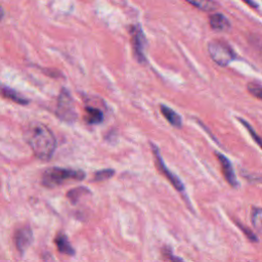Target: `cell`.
<instances>
[{
	"instance_id": "obj_1",
	"label": "cell",
	"mask_w": 262,
	"mask_h": 262,
	"mask_svg": "<svg viewBox=\"0 0 262 262\" xmlns=\"http://www.w3.org/2000/svg\"><path fill=\"white\" fill-rule=\"evenodd\" d=\"M25 137L35 156L42 160L48 161L56 148V139L52 131L41 123H33L27 127Z\"/></svg>"
},
{
	"instance_id": "obj_2",
	"label": "cell",
	"mask_w": 262,
	"mask_h": 262,
	"mask_svg": "<svg viewBox=\"0 0 262 262\" xmlns=\"http://www.w3.org/2000/svg\"><path fill=\"white\" fill-rule=\"evenodd\" d=\"M82 170L52 167L47 169L42 176V184L47 187H55L68 181H81L85 178Z\"/></svg>"
},
{
	"instance_id": "obj_3",
	"label": "cell",
	"mask_w": 262,
	"mask_h": 262,
	"mask_svg": "<svg viewBox=\"0 0 262 262\" xmlns=\"http://www.w3.org/2000/svg\"><path fill=\"white\" fill-rule=\"evenodd\" d=\"M207 49L212 60L221 67H226L236 57L232 48L221 40L210 41L207 45Z\"/></svg>"
},
{
	"instance_id": "obj_4",
	"label": "cell",
	"mask_w": 262,
	"mask_h": 262,
	"mask_svg": "<svg viewBox=\"0 0 262 262\" xmlns=\"http://www.w3.org/2000/svg\"><path fill=\"white\" fill-rule=\"evenodd\" d=\"M56 115L60 120L67 123H73L77 119L73 97L66 88H62L59 92L56 105Z\"/></svg>"
},
{
	"instance_id": "obj_5",
	"label": "cell",
	"mask_w": 262,
	"mask_h": 262,
	"mask_svg": "<svg viewBox=\"0 0 262 262\" xmlns=\"http://www.w3.org/2000/svg\"><path fill=\"white\" fill-rule=\"evenodd\" d=\"M150 147L152 149L156 165H157L159 171L169 180V182L174 186L175 189H177L179 192H184L185 188H184V185H183L182 181L173 172H171L169 170V168L166 166V164H165V162H164V160L161 156V152L159 150V147L155 143H150Z\"/></svg>"
},
{
	"instance_id": "obj_6",
	"label": "cell",
	"mask_w": 262,
	"mask_h": 262,
	"mask_svg": "<svg viewBox=\"0 0 262 262\" xmlns=\"http://www.w3.org/2000/svg\"><path fill=\"white\" fill-rule=\"evenodd\" d=\"M33 242V231L30 226H23L15 231L14 244L16 249L24 253Z\"/></svg>"
},
{
	"instance_id": "obj_7",
	"label": "cell",
	"mask_w": 262,
	"mask_h": 262,
	"mask_svg": "<svg viewBox=\"0 0 262 262\" xmlns=\"http://www.w3.org/2000/svg\"><path fill=\"white\" fill-rule=\"evenodd\" d=\"M132 44L134 53L136 55V58L139 61L144 60V45H145V38L143 35V32L140 27L135 26L132 30Z\"/></svg>"
},
{
	"instance_id": "obj_8",
	"label": "cell",
	"mask_w": 262,
	"mask_h": 262,
	"mask_svg": "<svg viewBox=\"0 0 262 262\" xmlns=\"http://www.w3.org/2000/svg\"><path fill=\"white\" fill-rule=\"evenodd\" d=\"M216 157L220 163L221 166V170H222V174L225 178V180L227 181V183L232 186V187H236L237 186V180H236V176L234 173V170L232 168L231 163L229 162V160L222 154L220 152H216Z\"/></svg>"
},
{
	"instance_id": "obj_9",
	"label": "cell",
	"mask_w": 262,
	"mask_h": 262,
	"mask_svg": "<svg viewBox=\"0 0 262 262\" xmlns=\"http://www.w3.org/2000/svg\"><path fill=\"white\" fill-rule=\"evenodd\" d=\"M0 96L18 104H28L29 100L14 89L0 83Z\"/></svg>"
},
{
	"instance_id": "obj_10",
	"label": "cell",
	"mask_w": 262,
	"mask_h": 262,
	"mask_svg": "<svg viewBox=\"0 0 262 262\" xmlns=\"http://www.w3.org/2000/svg\"><path fill=\"white\" fill-rule=\"evenodd\" d=\"M209 24H210V27L214 31H218V32L227 31L230 28L229 20L222 13H213V14H211L209 16Z\"/></svg>"
},
{
	"instance_id": "obj_11",
	"label": "cell",
	"mask_w": 262,
	"mask_h": 262,
	"mask_svg": "<svg viewBox=\"0 0 262 262\" xmlns=\"http://www.w3.org/2000/svg\"><path fill=\"white\" fill-rule=\"evenodd\" d=\"M54 243L57 247V250L64 254V255H69V256H74L75 255V249L72 247V245L70 244V241L68 238V236L63 233H58L55 238H54Z\"/></svg>"
},
{
	"instance_id": "obj_12",
	"label": "cell",
	"mask_w": 262,
	"mask_h": 262,
	"mask_svg": "<svg viewBox=\"0 0 262 262\" xmlns=\"http://www.w3.org/2000/svg\"><path fill=\"white\" fill-rule=\"evenodd\" d=\"M160 108H161L162 115L166 118V120H167L172 126H174V127H176V128H180V127H181V125H182L181 117H180L175 111H173L172 108H170L169 106L164 105V104H161Z\"/></svg>"
},
{
	"instance_id": "obj_13",
	"label": "cell",
	"mask_w": 262,
	"mask_h": 262,
	"mask_svg": "<svg viewBox=\"0 0 262 262\" xmlns=\"http://www.w3.org/2000/svg\"><path fill=\"white\" fill-rule=\"evenodd\" d=\"M85 121L90 125L100 124L103 121L102 112L94 106L85 107Z\"/></svg>"
},
{
	"instance_id": "obj_14",
	"label": "cell",
	"mask_w": 262,
	"mask_h": 262,
	"mask_svg": "<svg viewBox=\"0 0 262 262\" xmlns=\"http://www.w3.org/2000/svg\"><path fill=\"white\" fill-rule=\"evenodd\" d=\"M86 194H90V190L84 186H78L68 191L67 198L70 200L72 204H77L81 198L85 196Z\"/></svg>"
},
{
	"instance_id": "obj_15",
	"label": "cell",
	"mask_w": 262,
	"mask_h": 262,
	"mask_svg": "<svg viewBox=\"0 0 262 262\" xmlns=\"http://www.w3.org/2000/svg\"><path fill=\"white\" fill-rule=\"evenodd\" d=\"M251 222L254 229L262 235V208H253L251 211Z\"/></svg>"
},
{
	"instance_id": "obj_16",
	"label": "cell",
	"mask_w": 262,
	"mask_h": 262,
	"mask_svg": "<svg viewBox=\"0 0 262 262\" xmlns=\"http://www.w3.org/2000/svg\"><path fill=\"white\" fill-rule=\"evenodd\" d=\"M190 5L203 11H213L216 8V3L213 0H185Z\"/></svg>"
},
{
	"instance_id": "obj_17",
	"label": "cell",
	"mask_w": 262,
	"mask_h": 262,
	"mask_svg": "<svg viewBox=\"0 0 262 262\" xmlns=\"http://www.w3.org/2000/svg\"><path fill=\"white\" fill-rule=\"evenodd\" d=\"M247 89L251 95L262 100V85L256 82H250L247 85Z\"/></svg>"
},
{
	"instance_id": "obj_18",
	"label": "cell",
	"mask_w": 262,
	"mask_h": 262,
	"mask_svg": "<svg viewBox=\"0 0 262 262\" xmlns=\"http://www.w3.org/2000/svg\"><path fill=\"white\" fill-rule=\"evenodd\" d=\"M115 174V170L113 169H103V170H99L97 172H95L94 174V181H104L106 179H110L111 177H113Z\"/></svg>"
},
{
	"instance_id": "obj_19",
	"label": "cell",
	"mask_w": 262,
	"mask_h": 262,
	"mask_svg": "<svg viewBox=\"0 0 262 262\" xmlns=\"http://www.w3.org/2000/svg\"><path fill=\"white\" fill-rule=\"evenodd\" d=\"M238 121L245 126V128L248 130V132L251 134V136H252V138L256 141V143L262 148V138L256 133V131L253 129V127L248 123V122H246L245 120H243V119H241V118H238Z\"/></svg>"
},
{
	"instance_id": "obj_20",
	"label": "cell",
	"mask_w": 262,
	"mask_h": 262,
	"mask_svg": "<svg viewBox=\"0 0 262 262\" xmlns=\"http://www.w3.org/2000/svg\"><path fill=\"white\" fill-rule=\"evenodd\" d=\"M163 254H164V256H165L170 262H184L181 258L175 256V255L171 252L170 249H164V250H163Z\"/></svg>"
},
{
	"instance_id": "obj_21",
	"label": "cell",
	"mask_w": 262,
	"mask_h": 262,
	"mask_svg": "<svg viewBox=\"0 0 262 262\" xmlns=\"http://www.w3.org/2000/svg\"><path fill=\"white\" fill-rule=\"evenodd\" d=\"M3 15H4V11H3V8H2V6L0 5V20L2 19Z\"/></svg>"
}]
</instances>
